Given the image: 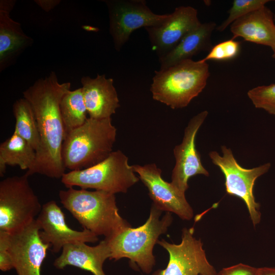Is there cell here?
<instances>
[{
  "label": "cell",
  "instance_id": "cell-1",
  "mask_svg": "<svg viewBox=\"0 0 275 275\" xmlns=\"http://www.w3.org/2000/svg\"><path fill=\"white\" fill-rule=\"evenodd\" d=\"M70 87V82L60 83L56 73L51 71L23 92L34 112L40 138L34 163L25 173L28 176L39 174L61 179L65 173L62 157L65 133L60 105Z\"/></svg>",
  "mask_w": 275,
  "mask_h": 275
},
{
  "label": "cell",
  "instance_id": "cell-2",
  "mask_svg": "<svg viewBox=\"0 0 275 275\" xmlns=\"http://www.w3.org/2000/svg\"><path fill=\"white\" fill-rule=\"evenodd\" d=\"M59 197L84 228L97 236L108 238L131 227L119 214L115 194L72 187L60 190Z\"/></svg>",
  "mask_w": 275,
  "mask_h": 275
},
{
  "label": "cell",
  "instance_id": "cell-3",
  "mask_svg": "<svg viewBox=\"0 0 275 275\" xmlns=\"http://www.w3.org/2000/svg\"><path fill=\"white\" fill-rule=\"evenodd\" d=\"M162 211L152 204L146 222L137 228H126L112 236L105 238L109 248L110 260L128 258L132 265L143 272H151L155 264L153 254L154 245L159 236L167 232L173 222L171 212L162 217Z\"/></svg>",
  "mask_w": 275,
  "mask_h": 275
},
{
  "label": "cell",
  "instance_id": "cell-4",
  "mask_svg": "<svg viewBox=\"0 0 275 275\" xmlns=\"http://www.w3.org/2000/svg\"><path fill=\"white\" fill-rule=\"evenodd\" d=\"M116 135L111 117L88 118L65 138L62 150L64 167L70 171L80 170L102 161L113 151Z\"/></svg>",
  "mask_w": 275,
  "mask_h": 275
},
{
  "label": "cell",
  "instance_id": "cell-5",
  "mask_svg": "<svg viewBox=\"0 0 275 275\" xmlns=\"http://www.w3.org/2000/svg\"><path fill=\"white\" fill-rule=\"evenodd\" d=\"M209 76L206 62L192 59L155 71L150 87L152 98L172 109L184 108L202 92Z\"/></svg>",
  "mask_w": 275,
  "mask_h": 275
},
{
  "label": "cell",
  "instance_id": "cell-6",
  "mask_svg": "<svg viewBox=\"0 0 275 275\" xmlns=\"http://www.w3.org/2000/svg\"><path fill=\"white\" fill-rule=\"evenodd\" d=\"M139 179L128 157L118 150L93 166L65 173L61 182L67 188L78 186L116 194L126 193Z\"/></svg>",
  "mask_w": 275,
  "mask_h": 275
},
{
  "label": "cell",
  "instance_id": "cell-7",
  "mask_svg": "<svg viewBox=\"0 0 275 275\" xmlns=\"http://www.w3.org/2000/svg\"><path fill=\"white\" fill-rule=\"evenodd\" d=\"M26 174L0 182V230L13 233L23 228L40 213L42 205Z\"/></svg>",
  "mask_w": 275,
  "mask_h": 275
},
{
  "label": "cell",
  "instance_id": "cell-8",
  "mask_svg": "<svg viewBox=\"0 0 275 275\" xmlns=\"http://www.w3.org/2000/svg\"><path fill=\"white\" fill-rule=\"evenodd\" d=\"M221 150L222 156L212 151L209 153V157L224 175L227 193L239 198L244 202L252 224L255 227L261 221V214L260 205L255 201L254 196V186L256 180L268 171L270 163L245 169L238 163L230 148L223 145Z\"/></svg>",
  "mask_w": 275,
  "mask_h": 275
},
{
  "label": "cell",
  "instance_id": "cell-9",
  "mask_svg": "<svg viewBox=\"0 0 275 275\" xmlns=\"http://www.w3.org/2000/svg\"><path fill=\"white\" fill-rule=\"evenodd\" d=\"M108 11L109 33L117 51H120L131 33L141 28L158 26L166 21L170 14L153 13L144 1H105Z\"/></svg>",
  "mask_w": 275,
  "mask_h": 275
},
{
  "label": "cell",
  "instance_id": "cell-10",
  "mask_svg": "<svg viewBox=\"0 0 275 275\" xmlns=\"http://www.w3.org/2000/svg\"><path fill=\"white\" fill-rule=\"evenodd\" d=\"M194 234L193 227L184 228L179 244L158 240L157 243L168 252L169 259L164 269H158L152 275H217L207 259L201 240Z\"/></svg>",
  "mask_w": 275,
  "mask_h": 275
},
{
  "label": "cell",
  "instance_id": "cell-11",
  "mask_svg": "<svg viewBox=\"0 0 275 275\" xmlns=\"http://www.w3.org/2000/svg\"><path fill=\"white\" fill-rule=\"evenodd\" d=\"M208 114V111H203L190 119L184 130L182 142L173 149L176 162L171 183L183 194L188 188V181L190 177L197 175H209L202 164L200 153L196 147L197 132Z\"/></svg>",
  "mask_w": 275,
  "mask_h": 275
},
{
  "label": "cell",
  "instance_id": "cell-12",
  "mask_svg": "<svg viewBox=\"0 0 275 275\" xmlns=\"http://www.w3.org/2000/svg\"><path fill=\"white\" fill-rule=\"evenodd\" d=\"M36 219L9 233L8 250L18 275H41V267L50 245L43 242Z\"/></svg>",
  "mask_w": 275,
  "mask_h": 275
},
{
  "label": "cell",
  "instance_id": "cell-13",
  "mask_svg": "<svg viewBox=\"0 0 275 275\" xmlns=\"http://www.w3.org/2000/svg\"><path fill=\"white\" fill-rule=\"evenodd\" d=\"M132 167L147 187L153 204L157 208L162 211L174 213L183 220L189 221L193 218V209L186 200L185 194L163 179L161 170L156 164H135Z\"/></svg>",
  "mask_w": 275,
  "mask_h": 275
},
{
  "label": "cell",
  "instance_id": "cell-14",
  "mask_svg": "<svg viewBox=\"0 0 275 275\" xmlns=\"http://www.w3.org/2000/svg\"><path fill=\"white\" fill-rule=\"evenodd\" d=\"M36 220L40 227L41 239L44 243L50 245L55 253L68 244L76 242L94 243L98 240V236L87 229L80 231L70 228L66 222L64 212L53 200L42 205Z\"/></svg>",
  "mask_w": 275,
  "mask_h": 275
},
{
  "label": "cell",
  "instance_id": "cell-15",
  "mask_svg": "<svg viewBox=\"0 0 275 275\" xmlns=\"http://www.w3.org/2000/svg\"><path fill=\"white\" fill-rule=\"evenodd\" d=\"M201 23L197 9L182 6L176 8L160 25L145 29L152 50L160 59L172 50L186 34Z\"/></svg>",
  "mask_w": 275,
  "mask_h": 275
},
{
  "label": "cell",
  "instance_id": "cell-16",
  "mask_svg": "<svg viewBox=\"0 0 275 275\" xmlns=\"http://www.w3.org/2000/svg\"><path fill=\"white\" fill-rule=\"evenodd\" d=\"M15 3L14 0L0 1L1 72L13 64L33 43V39L23 32L20 24L10 17Z\"/></svg>",
  "mask_w": 275,
  "mask_h": 275
},
{
  "label": "cell",
  "instance_id": "cell-17",
  "mask_svg": "<svg viewBox=\"0 0 275 275\" xmlns=\"http://www.w3.org/2000/svg\"><path fill=\"white\" fill-rule=\"evenodd\" d=\"M82 92L89 117L94 119L111 118L120 107L114 80L104 74L95 78H81Z\"/></svg>",
  "mask_w": 275,
  "mask_h": 275
},
{
  "label": "cell",
  "instance_id": "cell-18",
  "mask_svg": "<svg viewBox=\"0 0 275 275\" xmlns=\"http://www.w3.org/2000/svg\"><path fill=\"white\" fill-rule=\"evenodd\" d=\"M110 256L109 248L105 239L94 246L85 242H76L65 245L53 264L59 269L73 266L88 271L93 275H106L103 265Z\"/></svg>",
  "mask_w": 275,
  "mask_h": 275
},
{
  "label": "cell",
  "instance_id": "cell-19",
  "mask_svg": "<svg viewBox=\"0 0 275 275\" xmlns=\"http://www.w3.org/2000/svg\"><path fill=\"white\" fill-rule=\"evenodd\" d=\"M274 20L273 12L264 6L230 25L232 39L241 37L245 41L271 48L275 45Z\"/></svg>",
  "mask_w": 275,
  "mask_h": 275
},
{
  "label": "cell",
  "instance_id": "cell-20",
  "mask_svg": "<svg viewBox=\"0 0 275 275\" xmlns=\"http://www.w3.org/2000/svg\"><path fill=\"white\" fill-rule=\"evenodd\" d=\"M217 28L213 21L201 23L186 34L177 46L165 56L159 59L160 70L166 69L182 61L191 59L199 53L210 50L211 35Z\"/></svg>",
  "mask_w": 275,
  "mask_h": 275
},
{
  "label": "cell",
  "instance_id": "cell-21",
  "mask_svg": "<svg viewBox=\"0 0 275 275\" xmlns=\"http://www.w3.org/2000/svg\"><path fill=\"white\" fill-rule=\"evenodd\" d=\"M36 152L31 145L14 131L0 144V176L3 177L7 166L29 170L33 166Z\"/></svg>",
  "mask_w": 275,
  "mask_h": 275
},
{
  "label": "cell",
  "instance_id": "cell-22",
  "mask_svg": "<svg viewBox=\"0 0 275 275\" xmlns=\"http://www.w3.org/2000/svg\"><path fill=\"white\" fill-rule=\"evenodd\" d=\"M13 112L15 119L14 132L26 141L36 152L40 146V138L34 112L24 98L15 101Z\"/></svg>",
  "mask_w": 275,
  "mask_h": 275
},
{
  "label": "cell",
  "instance_id": "cell-23",
  "mask_svg": "<svg viewBox=\"0 0 275 275\" xmlns=\"http://www.w3.org/2000/svg\"><path fill=\"white\" fill-rule=\"evenodd\" d=\"M60 107L65 136L82 125L88 119L81 88L66 93L61 101Z\"/></svg>",
  "mask_w": 275,
  "mask_h": 275
},
{
  "label": "cell",
  "instance_id": "cell-24",
  "mask_svg": "<svg viewBox=\"0 0 275 275\" xmlns=\"http://www.w3.org/2000/svg\"><path fill=\"white\" fill-rule=\"evenodd\" d=\"M269 2L268 0H234L228 11V17L217 26V30L224 31L237 19L265 6Z\"/></svg>",
  "mask_w": 275,
  "mask_h": 275
},
{
  "label": "cell",
  "instance_id": "cell-25",
  "mask_svg": "<svg viewBox=\"0 0 275 275\" xmlns=\"http://www.w3.org/2000/svg\"><path fill=\"white\" fill-rule=\"evenodd\" d=\"M248 96L255 107L275 116V84L255 87L248 92Z\"/></svg>",
  "mask_w": 275,
  "mask_h": 275
},
{
  "label": "cell",
  "instance_id": "cell-26",
  "mask_svg": "<svg viewBox=\"0 0 275 275\" xmlns=\"http://www.w3.org/2000/svg\"><path fill=\"white\" fill-rule=\"evenodd\" d=\"M240 50V42L231 38L212 47L207 55L200 61L202 62H206L209 60L225 61L231 60L239 54Z\"/></svg>",
  "mask_w": 275,
  "mask_h": 275
},
{
  "label": "cell",
  "instance_id": "cell-27",
  "mask_svg": "<svg viewBox=\"0 0 275 275\" xmlns=\"http://www.w3.org/2000/svg\"><path fill=\"white\" fill-rule=\"evenodd\" d=\"M9 233L0 230V269L7 271L14 268L8 250Z\"/></svg>",
  "mask_w": 275,
  "mask_h": 275
},
{
  "label": "cell",
  "instance_id": "cell-28",
  "mask_svg": "<svg viewBox=\"0 0 275 275\" xmlns=\"http://www.w3.org/2000/svg\"><path fill=\"white\" fill-rule=\"evenodd\" d=\"M258 269L251 266L239 263L223 268L217 275H258Z\"/></svg>",
  "mask_w": 275,
  "mask_h": 275
},
{
  "label": "cell",
  "instance_id": "cell-29",
  "mask_svg": "<svg viewBox=\"0 0 275 275\" xmlns=\"http://www.w3.org/2000/svg\"><path fill=\"white\" fill-rule=\"evenodd\" d=\"M35 3L46 12H49L60 3L59 0H36Z\"/></svg>",
  "mask_w": 275,
  "mask_h": 275
},
{
  "label": "cell",
  "instance_id": "cell-30",
  "mask_svg": "<svg viewBox=\"0 0 275 275\" xmlns=\"http://www.w3.org/2000/svg\"><path fill=\"white\" fill-rule=\"evenodd\" d=\"M258 275H275V267L258 268Z\"/></svg>",
  "mask_w": 275,
  "mask_h": 275
},
{
  "label": "cell",
  "instance_id": "cell-31",
  "mask_svg": "<svg viewBox=\"0 0 275 275\" xmlns=\"http://www.w3.org/2000/svg\"><path fill=\"white\" fill-rule=\"evenodd\" d=\"M271 48L273 52L272 54V57L274 59H275V45L273 47H272Z\"/></svg>",
  "mask_w": 275,
  "mask_h": 275
}]
</instances>
